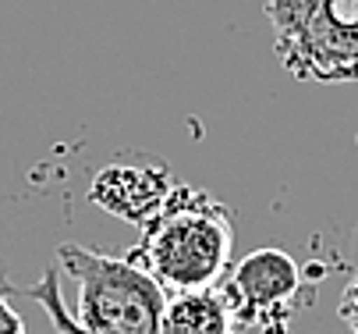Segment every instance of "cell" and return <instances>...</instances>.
I'll return each instance as SVG.
<instances>
[{"label":"cell","mask_w":358,"mask_h":334,"mask_svg":"<svg viewBox=\"0 0 358 334\" xmlns=\"http://www.w3.org/2000/svg\"><path fill=\"white\" fill-rule=\"evenodd\" d=\"M341 320L348 323L351 334H358V270L351 274V281L344 284V295H341V306H337Z\"/></svg>","instance_id":"8"},{"label":"cell","mask_w":358,"mask_h":334,"mask_svg":"<svg viewBox=\"0 0 358 334\" xmlns=\"http://www.w3.org/2000/svg\"><path fill=\"white\" fill-rule=\"evenodd\" d=\"M234 214L206 188L174 185L167 207L142 228L128 253L164 284V292L213 288L224 281L234 249Z\"/></svg>","instance_id":"1"},{"label":"cell","mask_w":358,"mask_h":334,"mask_svg":"<svg viewBox=\"0 0 358 334\" xmlns=\"http://www.w3.org/2000/svg\"><path fill=\"white\" fill-rule=\"evenodd\" d=\"M57 263L78 281L71 334H164L167 292L131 256L89 246H57Z\"/></svg>","instance_id":"2"},{"label":"cell","mask_w":358,"mask_h":334,"mask_svg":"<svg viewBox=\"0 0 358 334\" xmlns=\"http://www.w3.org/2000/svg\"><path fill=\"white\" fill-rule=\"evenodd\" d=\"M277 64L298 82H358V0H266Z\"/></svg>","instance_id":"3"},{"label":"cell","mask_w":358,"mask_h":334,"mask_svg":"<svg viewBox=\"0 0 358 334\" xmlns=\"http://www.w3.org/2000/svg\"><path fill=\"white\" fill-rule=\"evenodd\" d=\"M15 295H18V284L11 281L8 263L0 260V334H25V320L11 302Z\"/></svg>","instance_id":"7"},{"label":"cell","mask_w":358,"mask_h":334,"mask_svg":"<svg viewBox=\"0 0 358 334\" xmlns=\"http://www.w3.org/2000/svg\"><path fill=\"white\" fill-rule=\"evenodd\" d=\"M174 185L178 181L171 174V164H164L160 157L124 153V157H114L110 164H103L92 174L89 203L142 231L167 207Z\"/></svg>","instance_id":"5"},{"label":"cell","mask_w":358,"mask_h":334,"mask_svg":"<svg viewBox=\"0 0 358 334\" xmlns=\"http://www.w3.org/2000/svg\"><path fill=\"white\" fill-rule=\"evenodd\" d=\"M234 309L220 284L171 292L164 309V334H234Z\"/></svg>","instance_id":"6"},{"label":"cell","mask_w":358,"mask_h":334,"mask_svg":"<svg viewBox=\"0 0 358 334\" xmlns=\"http://www.w3.org/2000/svg\"><path fill=\"white\" fill-rule=\"evenodd\" d=\"M301 270L284 249H255L248 253L220 288L231 299L238 330L255 334H287V320L298 313Z\"/></svg>","instance_id":"4"}]
</instances>
